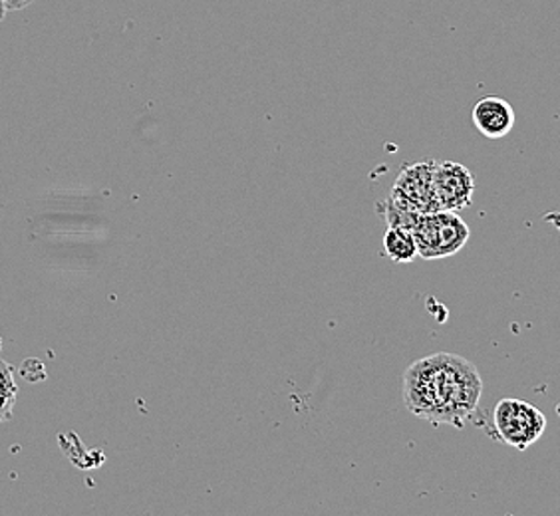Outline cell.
<instances>
[{"label": "cell", "mask_w": 560, "mask_h": 516, "mask_svg": "<svg viewBox=\"0 0 560 516\" xmlns=\"http://www.w3.org/2000/svg\"><path fill=\"white\" fill-rule=\"evenodd\" d=\"M481 396V376L462 355H428L404 374L406 408L433 425L464 427L479 408Z\"/></svg>", "instance_id": "obj_1"}, {"label": "cell", "mask_w": 560, "mask_h": 516, "mask_svg": "<svg viewBox=\"0 0 560 516\" xmlns=\"http://www.w3.org/2000/svg\"><path fill=\"white\" fill-rule=\"evenodd\" d=\"M418 257L423 260L452 257L467 245L471 228L455 211H435L418 215L411 225Z\"/></svg>", "instance_id": "obj_2"}, {"label": "cell", "mask_w": 560, "mask_h": 516, "mask_svg": "<svg viewBox=\"0 0 560 516\" xmlns=\"http://www.w3.org/2000/svg\"><path fill=\"white\" fill-rule=\"evenodd\" d=\"M547 430V418L537 406L523 399H501L493 411V435L499 442L525 452L539 442Z\"/></svg>", "instance_id": "obj_3"}, {"label": "cell", "mask_w": 560, "mask_h": 516, "mask_svg": "<svg viewBox=\"0 0 560 516\" xmlns=\"http://www.w3.org/2000/svg\"><path fill=\"white\" fill-rule=\"evenodd\" d=\"M433 167L435 162L413 163L404 167L392 187L389 203L418 215L440 211L433 195Z\"/></svg>", "instance_id": "obj_4"}, {"label": "cell", "mask_w": 560, "mask_h": 516, "mask_svg": "<svg viewBox=\"0 0 560 516\" xmlns=\"http://www.w3.org/2000/svg\"><path fill=\"white\" fill-rule=\"evenodd\" d=\"M474 173L455 162H435L433 195L440 211H462L474 201Z\"/></svg>", "instance_id": "obj_5"}, {"label": "cell", "mask_w": 560, "mask_h": 516, "mask_svg": "<svg viewBox=\"0 0 560 516\" xmlns=\"http://www.w3.org/2000/svg\"><path fill=\"white\" fill-rule=\"evenodd\" d=\"M471 119L486 138L501 140L515 126V109L503 97H483L475 104Z\"/></svg>", "instance_id": "obj_6"}, {"label": "cell", "mask_w": 560, "mask_h": 516, "mask_svg": "<svg viewBox=\"0 0 560 516\" xmlns=\"http://www.w3.org/2000/svg\"><path fill=\"white\" fill-rule=\"evenodd\" d=\"M384 250L394 262H411L418 257V247H416V238L408 228H399V226H388L386 235H384Z\"/></svg>", "instance_id": "obj_7"}, {"label": "cell", "mask_w": 560, "mask_h": 516, "mask_svg": "<svg viewBox=\"0 0 560 516\" xmlns=\"http://www.w3.org/2000/svg\"><path fill=\"white\" fill-rule=\"evenodd\" d=\"M16 398H19V386L14 382V370L11 364L0 360V423L11 420Z\"/></svg>", "instance_id": "obj_8"}, {"label": "cell", "mask_w": 560, "mask_h": 516, "mask_svg": "<svg viewBox=\"0 0 560 516\" xmlns=\"http://www.w3.org/2000/svg\"><path fill=\"white\" fill-rule=\"evenodd\" d=\"M31 2H34V0H7V7H9V11H22V9H26Z\"/></svg>", "instance_id": "obj_9"}, {"label": "cell", "mask_w": 560, "mask_h": 516, "mask_svg": "<svg viewBox=\"0 0 560 516\" xmlns=\"http://www.w3.org/2000/svg\"><path fill=\"white\" fill-rule=\"evenodd\" d=\"M7 12H9V7H7V0H0V21H4Z\"/></svg>", "instance_id": "obj_10"}, {"label": "cell", "mask_w": 560, "mask_h": 516, "mask_svg": "<svg viewBox=\"0 0 560 516\" xmlns=\"http://www.w3.org/2000/svg\"><path fill=\"white\" fill-rule=\"evenodd\" d=\"M0 350H2V336H0Z\"/></svg>", "instance_id": "obj_11"}]
</instances>
